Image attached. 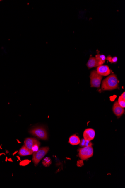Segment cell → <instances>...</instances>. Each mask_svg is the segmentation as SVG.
Returning <instances> with one entry per match:
<instances>
[{"mask_svg": "<svg viewBox=\"0 0 125 188\" xmlns=\"http://www.w3.org/2000/svg\"><path fill=\"white\" fill-rule=\"evenodd\" d=\"M118 82L116 75H110L103 80L102 89L103 91H110L116 89L118 87Z\"/></svg>", "mask_w": 125, "mask_h": 188, "instance_id": "cell-1", "label": "cell"}, {"mask_svg": "<svg viewBox=\"0 0 125 188\" xmlns=\"http://www.w3.org/2000/svg\"><path fill=\"white\" fill-rule=\"evenodd\" d=\"M48 147L41 148L37 151L33 153V157L32 161L35 165H37L39 162L43 158L49 151Z\"/></svg>", "mask_w": 125, "mask_h": 188, "instance_id": "cell-2", "label": "cell"}, {"mask_svg": "<svg viewBox=\"0 0 125 188\" xmlns=\"http://www.w3.org/2000/svg\"><path fill=\"white\" fill-rule=\"evenodd\" d=\"M79 156L82 160H86L93 156V148L92 146H85L79 149Z\"/></svg>", "mask_w": 125, "mask_h": 188, "instance_id": "cell-3", "label": "cell"}, {"mask_svg": "<svg viewBox=\"0 0 125 188\" xmlns=\"http://www.w3.org/2000/svg\"><path fill=\"white\" fill-rule=\"evenodd\" d=\"M30 133L39 139L46 140L48 139L47 133L45 128L42 127H35L30 130Z\"/></svg>", "mask_w": 125, "mask_h": 188, "instance_id": "cell-4", "label": "cell"}, {"mask_svg": "<svg viewBox=\"0 0 125 188\" xmlns=\"http://www.w3.org/2000/svg\"><path fill=\"white\" fill-rule=\"evenodd\" d=\"M102 78L103 76L98 73L96 70L92 71L91 72L90 76L91 87L99 88Z\"/></svg>", "mask_w": 125, "mask_h": 188, "instance_id": "cell-5", "label": "cell"}, {"mask_svg": "<svg viewBox=\"0 0 125 188\" xmlns=\"http://www.w3.org/2000/svg\"><path fill=\"white\" fill-rule=\"evenodd\" d=\"M96 71L98 73L102 76H108L111 73V70L107 65L99 66L98 67Z\"/></svg>", "mask_w": 125, "mask_h": 188, "instance_id": "cell-6", "label": "cell"}, {"mask_svg": "<svg viewBox=\"0 0 125 188\" xmlns=\"http://www.w3.org/2000/svg\"><path fill=\"white\" fill-rule=\"evenodd\" d=\"M95 136V130L91 128L87 129L85 130L83 136L84 139L86 140L90 141L93 140Z\"/></svg>", "mask_w": 125, "mask_h": 188, "instance_id": "cell-7", "label": "cell"}, {"mask_svg": "<svg viewBox=\"0 0 125 188\" xmlns=\"http://www.w3.org/2000/svg\"><path fill=\"white\" fill-rule=\"evenodd\" d=\"M113 111L117 116H122L124 113V110L118 104V101L115 102L113 107Z\"/></svg>", "mask_w": 125, "mask_h": 188, "instance_id": "cell-8", "label": "cell"}, {"mask_svg": "<svg viewBox=\"0 0 125 188\" xmlns=\"http://www.w3.org/2000/svg\"><path fill=\"white\" fill-rule=\"evenodd\" d=\"M35 138H28L25 140L24 145L29 150H32L33 145L37 141Z\"/></svg>", "mask_w": 125, "mask_h": 188, "instance_id": "cell-9", "label": "cell"}, {"mask_svg": "<svg viewBox=\"0 0 125 188\" xmlns=\"http://www.w3.org/2000/svg\"><path fill=\"white\" fill-rule=\"evenodd\" d=\"M87 65L88 68H91L99 66L96 58H95V57H92V56H91L89 59Z\"/></svg>", "mask_w": 125, "mask_h": 188, "instance_id": "cell-10", "label": "cell"}, {"mask_svg": "<svg viewBox=\"0 0 125 188\" xmlns=\"http://www.w3.org/2000/svg\"><path fill=\"white\" fill-rule=\"evenodd\" d=\"M33 152L32 150H29L27 148L25 145L23 146L19 151L18 154L21 156H25L32 155L33 154Z\"/></svg>", "mask_w": 125, "mask_h": 188, "instance_id": "cell-11", "label": "cell"}, {"mask_svg": "<svg viewBox=\"0 0 125 188\" xmlns=\"http://www.w3.org/2000/svg\"><path fill=\"white\" fill-rule=\"evenodd\" d=\"M80 140L79 137L76 135L71 136L69 139V142L72 145H76L80 144Z\"/></svg>", "mask_w": 125, "mask_h": 188, "instance_id": "cell-12", "label": "cell"}, {"mask_svg": "<svg viewBox=\"0 0 125 188\" xmlns=\"http://www.w3.org/2000/svg\"><path fill=\"white\" fill-rule=\"evenodd\" d=\"M95 58L97 60L98 64L99 66L102 65L105 61V56L103 55L97 54L96 55Z\"/></svg>", "mask_w": 125, "mask_h": 188, "instance_id": "cell-13", "label": "cell"}, {"mask_svg": "<svg viewBox=\"0 0 125 188\" xmlns=\"http://www.w3.org/2000/svg\"><path fill=\"white\" fill-rule=\"evenodd\" d=\"M42 163L45 167H48L52 163V160L50 158L46 157L44 158Z\"/></svg>", "mask_w": 125, "mask_h": 188, "instance_id": "cell-14", "label": "cell"}, {"mask_svg": "<svg viewBox=\"0 0 125 188\" xmlns=\"http://www.w3.org/2000/svg\"><path fill=\"white\" fill-rule=\"evenodd\" d=\"M118 102L121 107L123 108H124L125 107V99H123L120 96L118 98Z\"/></svg>", "mask_w": 125, "mask_h": 188, "instance_id": "cell-15", "label": "cell"}, {"mask_svg": "<svg viewBox=\"0 0 125 188\" xmlns=\"http://www.w3.org/2000/svg\"><path fill=\"white\" fill-rule=\"evenodd\" d=\"M40 146V142L38 140L33 145V147L32 149V151L33 152V153L39 150V147Z\"/></svg>", "mask_w": 125, "mask_h": 188, "instance_id": "cell-16", "label": "cell"}, {"mask_svg": "<svg viewBox=\"0 0 125 188\" xmlns=\"http://www.w3.org/2000/svg\"><path fill=\"white\" fill-rule=\"evenodd\" d=\"M107 60L112 63H116L117 62L118 58L116 57H112L111 56H109L107 57Z\"/></svg>", "mask_w": 125, "mask_h": 188, "instance_id": "cell-17", "label": "cell"}, {"mask_svg": "<svg viewBox=\"0 0 125 188\" xmlns=\"http://www.w3.org/2000/svg\"><path fill=\"white\" fill-rule=\"evenodd\" d=\"M84 163L83 160L78 161L77 162V166L78 167H81L84 166Z\"/></svg>", "mask_w": 125, "mask_h": 188, "instance_id": "cell-18", "label": "cell"}, {"mask_svg": "<svg viewBox=\"0 0 125 188\" xmlns=\"http://www.w3.org/2000/svg\"><path fill=\"white\" fill-rule=\"evenodd\" d=\"M85 140L84 139H82L81 141H80V145L81 147H84L85 143Z\"/></svg>", "mask_w": 125, "mask_h": 188, "instance_id": "cell-19", "label": "cell"}, {"mask_svg": "<svg viewBox=\"0 0 125 188\" xmlns=\"http://www.w3.org/2000/svg\"><path fill=\"white\" fill-rule=\"evenodd\" d=\"M92 143H91V142L90 141H89L85 140L84 147H85V146H92Z\"/></svg>", "mask_w": 125, "mask_h": 188, "instance_id": "cell-20", "label": "cell"}, {"mask_svg": "<svg viewBox=\"0 0 125 188\" xmlns=\"http://www.w3.org/2000/svg\"><path fill=\"white\" fill-rule=\"evenodd\" d=\"M120 96H121V97L123 98V99H125V92H124Z\"/></svg>", "mask_w": 125, "mask_h": 188, "instance_id": "cell-21", "label": "cell"}, {"mask_svg": "<svg viewBox=\"0 0 125 188\" xmlns=\"http://www.w3.org/2000/svg\"><path fill=\"white\" fill-rule=\"evenodd\" d=\"M9 161H11V162H13V161H12V160L11 159H9Z\"/></svg>", "mask_w": 125, "mask_h": 188, "instance_id": "cell-22", "label": "cell"}, {"mask_svg": "<svg viewBox=\"0 0 125 188\" xmlns=\"http://www.w3.org/2000/svg\"><path fill=\"white\" fill-rule=\"evenodd\" d=\"M7 158L6 157V161H7Z\"/></svg>", "mask_w": 125, "mask_h": 188, "instance_id": "cell-23", "label": "cell"}]
</instances>
